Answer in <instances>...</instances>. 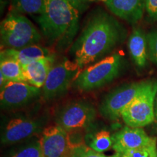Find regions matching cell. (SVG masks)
I'll list each match as a JSON object with an SVG mask.
<instances>
[{"instance_id":"cell-9","label":"cell","mask_w":157,"mask_h":157,"mask_svg":"<svg viewBox=\"0 0 157 157\" xmlns=\"http://www.w3.org/2000/svg\"><path fill=\"white\" fill-rule=\"evenodd\" d=\"M46 123L44 118L17 117L12 119L4 127L1 143L4 146L15 144L42 132Z\"/></svg>"},{"instance_id":"cell-22","label":"cell","mask_w":157,"mask_h":157,"mask_svg":"<svg viewBox=\"0 0 157 157\" xmlns=\"http://www.w3.org/2000/svg\"><path fill=\"white\" fill-rule=\"evenodd\" d=\"M148 58L157 64V29H153L147 34Z\"/></svg>"},{"instance_id":"cell-16","label":"cell","mask_w":157,"mask_h":157,"mask_svg":"<svg viewBox=\"0 0 157 157\" xmlns=\"http://www.w3.org/2000/svg\"><path fill=\"white\" fill-rule=\"evenodd\" d=\"M128 49L131 58L138 68H144L148 61L147 34L140 28H135L128 40Z\"/></svg>"},{"instance_id":"cell-26","label":"cell","mask_w":157,"mask_h":157,"mask_svg":"<svg viewBox=\"0 0 157 157\" xmlns=\"http://www.w3.org/2000/svg\"><path fill=\"white\" fill-rule=\"evenodd\" d=\"M155 117H156V120L157 121V95L156 98V105H155Z\"/></svg>"},{"instance_id":"cell-11","label":"cell","mask_w":157,"mask_h":157,"mask_svg":"<svg viewBox=\"0 0 157 157\" xmlns=\"http://www.w3.org/2000/svg\"><path fill=\"white\" fill-rule=\"evenodd\" d=\"M42 94L37 88L24 82H8L0 87V104L4 109L22 107Z\"/></svg>"},{"instance_id":"cell-20","label":"cell","mask_w":157,"mask_h":157,"mask_svg":"<svg viewBox=\"0 0 157 157\" xmlns=\"http://www.w3.org/2000/svg\"><path fill=\"white\" fill-rule=\"evenodd\" d=\"M4 157H43L39 140L23 145Z\"/></svg>"},{"instance_id":"cell-14","label":"cell","mask_w":157,"mask_h":157,"mask_svg":"<svg viewBox=\"0 0 157 157\" xmlns=\"http://www.w3.org/2000/svg\"><path fill=\"white\" fill-rule=\"evenodd\" d=\"M55 64L56 56L52 54L23 66L25 82L41 89L44 86L51 68Z\"/></svg>"},{"instance_id":"cell-10","label":"cell","mask_w":157,"mask_h":157,"mask_svg":"<svg viewBox=\"0 0 157 157\" xmlns=\"http://www.w3.org/2000/svg\"><path fill=\"white\" fill-rule=\"evenodd\" d=\"M40 142L43 157H70L74 148L69 132L58 125H52L43 129Z\"/></svg>"},{"instance_id":"cell-17","label":"cell","mask_w":157,"mask_h":157,"mask_svg":"<svg viewBox=\"0 0 157 157\" xmlns=\"http://www.w3.org/2000/svg\"><path fill=\"white\" fill-rule=\"evenodd\" d=\"M0 74L7 82H25L23 67L12 58H0Z\"/></svg>"},{"instance_id":"cell-23","label":"cell","mask_w":157,"mask_h":157,"mask_svg":"<svg viewBox=\"0 0 157 157\" xmlns=\"http://www.w3.org/2000/svg\"><path fill=\"white\" fill-rule=\"evenodd\" d=\"M70 157H106L101 153L90 148L85 145H75L72 148Z\"/></svg>"},{"instance_id":"cell-5","label":"cell","mask_w":157,"mask_h":157,"mask_svg":"<svg viewBox=\"0 0 157 157\" xmlns=\"http://www.w3.org/2000/svg\"><path fill=\"white\" fill-rule=\"evenodd\" d=\"M154 81H141L118 87L104 97L99 105L101 116L110 121L121 117V112L137 97L148 90Z\"/></svg>"},{"instance_id":"cell-3","label":"cell","mask_w":157,"mask_h":157,"mask_svg":"<svg viewBox=\"0 0 157 157\" xmlns=\"http://www.w3.org/2000/svg\"><path fill=\"white\" fill-rule=\"evenodd\" d=\"M1 50H18L42 40L36 26L24 15L10 12L0 24Z\"/></svg>"},{"instance_id":"cell-8","label":"cell","mask_w":157,"mask_h":157,"mask_svg":"<svg viewBox=\"0 0 157 157\" xmlns=\"http://www.w3.org/2000/svg\"><path fill=\"white\" fill-rule=\"evenodd\" d=\"M97 112L90 102L76 101L60 108L56 113V123L66 132L88 128L95 121Z\"/></svg>"},{"instance_id":"cell-25","label":"cell","mask_w":157,"mask_h":157,"mask_svg":"<svg viewBox=\"0 0 157 157\" xmlns=\"http://www.w3.org/2000/svg\"><path fill=\"white\" fill-rule=\"evenodd\" d=\"M67 1L76 9H77L80 13H82L89 7L90 3L94 0H67Z\"/></svg>"},{"instance_id":"cell-1","label":"cell","mask_w":157,"mask_h":157,"mask_svg":"<svg viewBox=\"0 0 157 157\" xmlns=\"http://www.w3.org/2000/svg\"><path fill=\"white\" fill-rule=\"evenodd\" d=\"M126 30L117 19L102 10L92 14L71 48L80 68L98 62L124 41Z\"/></svg>"},{"instance_id":"cell-7","label":"cell","mask_w":157,"mask_h":157,"mask_svg":"<svg viewBox=\"0 0 157 157\" xmlns=\"http://www.w3.org/2000/svg\"><path fill=\"white\" fill-rule=\"evenodd\" d=\"M157 95V82L131 102L121 112V118L127 126L142 128L156 120L155 100Z\"/></svg>"},{"instance_id":"cell-15","label":"cell","mask_w":157,"mask_h":157,"mask_svg":"<svg viewBox=\"0 0 157 157\" xmlns=\"http://www.w3.org/2000/svg\"><path fill=\"white\" fill-rule=\"evenodd\" d=\"M52 54L48 48L38 44H34L18 50H13V49L1 50L0 58L13 59L18 62L23 67L35 60L49 56Z\"/></svg>"},{"instance_id":"cell-18","label":"cell","mask_w":157,"mask_h":157,"mask_svg":"<svg viewBox=\"0 0 157 157\" xmlns=\"http://www.w3.org/2000/svg\"><path fill=\"white\" fill-rule=\"evenodd\" d=\"M45 5V0H12L10 12L40 15L44 13Z\"/></svg>"},{"instance_id":"cell-27","label":"cell","mask_w":157,"mask_h":157,"mask_svg":"<svg viewBox=\"0 0 157 157\" xmlns=\"http://www.w3.org/2000/svg\"><path fill=\"white\" fill-rule=\"evenodd\" d=\"M98 1H102V2H106L107 0H98Z\"/></svg>"},{"instance_id":"cell-2","label":"cell","mask_w":157,"mask_h":157,"mask_svg":"<svg viewBox=\"0 0 157 157\" xmlns=\"http://www.w3.org/2000/svg\"><path fill=\"white\" fill-rule=\"evenodd\" d=\"M45 1V10L37 22L48 42L63 50L71 44L77 33L80 13L67 0Z\"/></svg>"},{"instance_id":"cell-13","label":"cell","mask_w":157,"mask_h":157,"mask_svg":"<svg viewBox=\"0 0 157 157\" xmlns=\"http://www.w3.org/2000/svg\"><path fill=\"white\" fill-rule=\"evenodd\" d=\"M105 5L113 15L131 24L143 18L146 0H107Z\"/></svg>"},{"instance_id":"cell-19","label":"cell","mask_w":157,"mask_h":157,"mask_svg":"<svg viewBox=\"0 0 157 157\" xmlns=\"http://www.w3.org/2000/svg\"><path fill=\"white\" fill-rule=\"evenodd\" d=\"M89 147L96 152L101 153L107 151L113 148L112 135L109 131H98L92 137L89 143Z\"/></svg>"},{"instance_id":"cell-6","label":"cell","mask_w":157,"mask_h":157,"mask_svg":"<svg viewBox=\"0 0 157 157\" xmlns=\"http://www.w3.org/2000/svg\"><path fill=\"white\" fill-rule=\"evenodd\" d=\"M80 69L75 62L68 58L55 64L42 87V95L44 101H52L63 95L74 83Z\"/></svg>"},{"instance_id":"cell-12","label":"cell","mask_w":157,"mask_h":157,"mask_svg":"<svg viewBox=\"0 0 157 157\" xmlns=\"http://www.w3.org/2000/svg\"><path fill=\"white\" fill-rule=\"evenodd\" d=\"M115 153L127 152L148 146L156 142V137L149 136L143 128L124 127L112 135Z\"/></svg>"},{"instance_id":"cell-4","label":"cell","mask_w":157,"mask_h":157,"mask_svg":"<svg viewBox=\"0 0 157 157\" xmlns=\"http://www.w3.org/2000/svg\"><path fill=\"white\" fill-rule=\"evenodd\" d=\"M123 66L122 56L119 53L112 54L80 72L74 84L84 92L98 89L114 80L121 73Z\"/></svg>"},{"instance_id":"cell-24","label":"cell","mask_w":157,"mask_h":157,"mask_svg":"<svg viewBox=\"0 0 157 157\" xmlns=\"http://www.w3.org/2000/svg\"><path fill=\"white\" fill-rule=\"evenodd\" d=\"M149 18L152 21H157V0H146V8Z\"/></svg>"},{"instance_id":"cell-21","label":"cell","mask_w":157,"mask_h":157,"mask_svg":"<svg viewBox=\"0 0 157 157\" xmlns=\"http://www.w3.org/2000/svg\"><path fill=\"white\" fill-rule=\"evenodd\" d=\"M111 157H157L156 142L150 146L127 152L115 153Z\"/></svg>"}]
</instances>
